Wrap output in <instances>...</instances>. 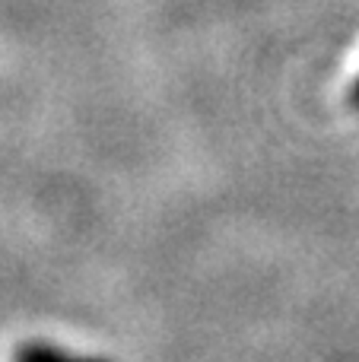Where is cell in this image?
<instances>
[{
	"label": "cell",
	"mask_w": 359,
	"mask_h": 362,
	"mask_svg": "<svg viewBox=\"0 0 359 362\" xmlns=\"http://www.w3.org/2000/svg\"><path fill=\"white\" fill-rule=\"evenodd\" d=\"M350 99H353V105L359 108V76H356V83H353V93H350Z\"/></svg>",
	"instance_id": "6da1fadb"
}]
</instances>
